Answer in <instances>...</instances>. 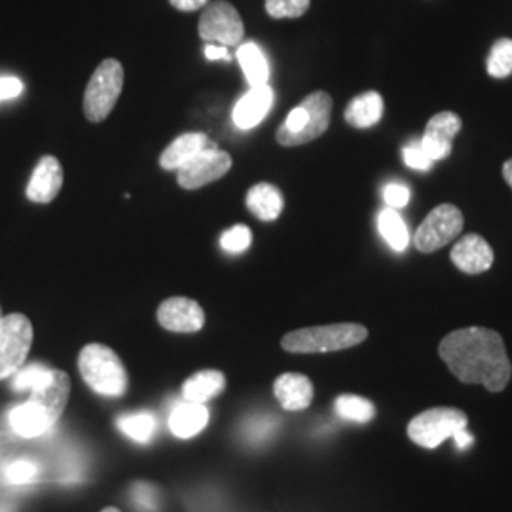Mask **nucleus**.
<instances>
[{"label":"nucleus","instance_id":"obj_28","mask_svg":"<svg viewBox=\"0 0 512 512\" xmlns=\"http://www.w3.org/2000/svg\"><path fill=\"white\" fill-rule=\"evenodd\" d=\"M488 74L492 78H507L512 74V40L501 38L492 46V52L486 61Z\"/></svg>","mask_w":512,"mask_h":512},{"label":"nucleus","instance_id":"obj_42","mask_svg":"<svg viewBox=\"0 0 512 512\" xmlns=\"http://www.w3.org/2000/svg\"><path fill=\"white\" fill-rule=\"evenodd\" d=\"M0 319H2V310H0Z\"/></svg>","mask_w":512,"mask_h":512},{"label":"nucleus","instance_id":"obj_23","mask_svg":"<svg viewBox=\"0 0 512 512\" xmlns=\"http://www.w3.org/2000/svg\"><path fill=\"white\" fill-rule=\"evenodd\" d=\"M238 61L247 82L253 86H264L270 80V65L264 52L255 42H245L238 50Z\"/></svg>","mask_w":512,"mask_h":512},{"label":"nucleus","instance_id":"obj_7","mask_svg":"<svg viewBox=\"0 0 512 512\" xmlns=\"http://www.w3.org/2000/svg\"><path fill=\"white\" fill-rule=\"evenodd\" d=\"M124 88V67L116 59H105L90 78L84 93V114L86 118L99 124L109 118L116 107V101Z\"/></svg>","mask_w":512,"mask_h":512},{"label":"nucleus","instance_id":"obj_12","mask_svg":"<svg viewBox=\"0 0 512 512\" xmlns=\"http://www.w3.org/2000/svg\"><path fill=\"white\" fill-rule=\"evenodd\" d=\"M158 323L169 332H200L205 327V311L192 298L173 296L160 304Z\"/></svg>","mask_w":512,"mask_h":512},{"label":"nucleus","instance_id":"obj_39","mask_svg":"<svg viewBox=\"0 0 512 512\" xmlns=\"http://www.w3.org/2000/svg\"><path fill=\"white\" fill-rule=\"evenodd\" d=\"M503 177H505V181L512 188V158L511 160H507L505 165H503Z\"/></svg>","mask_w":512,"mask_h":512},{"label":"nucleus","instance_id":"obj_24","mask_svg":"<svg viewBox=\"0 0 512 512\" xmlns=\"http://www.w3.org/2000/svg\"><path fill=\"white\" fill-rule=\"evenodd\" d=\"M118 429L135 442L147 444L156 437L158 433V420L152 412L143 410V412H131V414H122L116 420Z\"/></svg>","mask_w":512,"mask_h":512},{"label":"nucleus","instance_id":"obj_8","mask_svg":"<svg viewBox=\"0 0 512 512\" xmlns=\"http://www.w3.org/2000/svg\"><path fill=\"white\" fill-rule=\"evenodd\" d=\"M33 325L23 313L2 315L0 319V380L12 378L33 346Z\"/></svg>","mask_w":512,"mask_h":512},{"label":"nucleus","instance_id":"obj_13","mask_svg":"<svg viewBox=\"0 0 512 512\" xmlns=\"http://www.w3.org/2000/svg\"><path fill=\"white\" fill-rule=\"evenodd\" d=\"M459 129H461V118L456 112H450V110L435 114L427 122L420 145L425 150V154L433 160V164L446 160L452 154V143Z\"/></svg>","mask_w":512,"mask_h":512},{"label":"nucleus","instance_id":"obj_2","mask_svg":"<svg viewBox=\"0 0 512 512\" xmlns=\"http://www.w3.org/2000/svg\"><path fill=\"white\" fill-rule=\"evenodd\" d=\"M71 397V380L67 372L52 368L48 382L31 391L27 403L10 410L8 423L12 431L23 439H35L48 433L65 412Z\"/></svg>","mask_w":512,"mask_h":512},{"label":"nucleus","instance_id":"obj_35","mask_svg":"<svg viewBox=\"0 0 512 512\" xmlns=\"http://www.w3.org/2000/svg\"><path fill=\"white\" fill-rule=\"evenodd\" d=\"M25 90L23 82L16 76H0V103L16 99Z\"/></svg>","mask_w":512,"mask_h":512},{"label":"nucleus","instance_id":"obj_26","mask_svg":"<svg viewBox=\"0 0 512 512\" xmlns=\"http://www.w3.org/2000/svg\"><path fill=\"white\" fill-rule=\"evenodd\" d=\"M334 410L342 420L353 423H368L376 416V406L359 395H340L334 403Z\"/></svg>","mask_w":512,"mask_h":512},{"label":"nucleus","instance_id":"obj_38","mask_svg":"<svg viewBox=\"0 0 512 512\" xmlns=\"http://www.w3.org/2000/svg\"><path fill=\"white\" fill-rule=\"evenodd\" d=\"M454 440H456L459 450H465V448H469V446L473 444V435H469L467 429H463V431H459L458 435L454 437Z\"/></svg>","mask_w":512,"mask_h":512},{"label":"nucleus","instance_id":"obj_16","mask_svg":"<svg viewBox=\"0 0 512 512\" xmlns=\"http://www.w3.org/2000/svg\"><path fill=\"white\" fill-rule=\"evenodd\" d=\"M274 105V92L268 84L253 86L234 107L232 120L239 129H253L266 118Z\"/></svg>","mask_w":512,"mask_h":512},{"label":"nucleus","instance_id":"obj_25","mask_svg":"<svg viewBox=\"0 0 512 512\" xmlns=\"http://www.w3.org/2000/svg\"><path fill=\"white\" fill-rule=\"evenodd\" d=\"M378 230L385 239V243L397 251L403 253L404 249L410 243V232L408 226L404 222L403 217L393 209V207H385L378 215Z\"/></svg>","mask_w":512,"mask_h":512},{"label":"nucleus","instance_id":"obj_14","mask_svg":"<svg viewBox=\"0 0 512 512\" xmlns=\"http://www.w3.org/2000/svg\"><path fill=\"white\" fill-rule=\"evenodd\" d=\"M450 260L465 274L488 272L494 264V251L490 243L478 234H467L450 251Z\"/></svg>","mask_w":512,"mask_h":512},{"label":"nucleus","instance_id":"obj_32","mask_svg":"<svg viewBox=\"0 0 512 512\" xmlns=\"http://www.w3.org/2000/svg\"><path fill=\"white\" fill-rule=\"evenodd\" d=\"M40 475V467L31 459H16L6 467V480L10 484H33Z\"/></svg>","mask_w":512,"mask_h":512},{"label":"nucleus","instance_id":"obj_21","mask_svg":"<svg viewBox=\"0 0 512 512\" xmlns=\"http://www.w3.org/2000/svg\"><path fill=\"white\" fill-rule=\"evenodd\" d=\"M285 200L279 188L274 184L260 183L253 186L247 194V209L256 219L272 222L283 213Z\"/></svg>","mask_w":512,"mask_h":512},{"label":"nucleus","instance_id":"obj_18","mask_svg":"<svg viewBox=\"0 0 512 512\" xmlns=\"http://www.w3.org/2000/svg\"><path fill=\"white\" fill-rule=\"evenodd\" d=\"M209 423V410L205 404L183 401L177 404L169 416V427L175 437L192 439L200 435Z\"/></svg>","mask_w":512,"mask_h":512},{"label":"nucleus","instance_id":"obj_9","mask_svg":"<svg viewBox=\"0 0 512 512\" xmlns=\"http://www.w3.org/2000/svg\"><path fill=\"white\" fill-rule=\"evenodd\" d=\"M461 230H463V213L452 203H442L421 222L414 236L416 249L420 253L431 255L442 249L444 245H448L452 239L458 238Z\"/></svg>","mask_w":512,"mask_h":512},{"label":"nucleus","instance_id":"obj_1","mask_svg":"<svg viewBox=\"0 0 512 512\" xmlns=\"http://www.w3.org/2000/svg\"><path fill=\"white\" fill-rule=\"evenodd\" d=\"M439 355L463 384L484 385L490 393H501L511 382V361L501 334L495 330H454L442 338Z\"/></svg>","mask_w":512,"mask_h":512},{"label":"nucleus","instance_id":"obj_37","mask_svg":"<svg viewBox=\"0 0 512 512\" xmlns=\"http://www.w3.org/2000/svg\"><path fill=\"white\" fill-rule=\"evenodd\" d=\"M169 2L173 8H177L181 12H196L209 4V0H169Z\"/></svg>","mask_w":512,"mask_h":512},{"label":"nucleus","instance_id":"obj_40","mask_svg":"<svg viewBox=\"0 0 512 512\" xmlns=\"http://www.w3.org/2000/svg\"><path fill=\"white\" fill-rule=\"evenodd\" d=\"M101 512H122L120 509H116V507H107V509H103Z\"/></svg>","mask_w":512,"mask_h":512},{"label":"nucleus","instance_id":"obj_33","mask_svg":"<svg viewBox=\"0 0 512 512\" xmlns=\"http://www.w3.org/2000/svg\"><path fill=\"white\" fill-rule=\"evenodd\" d=\"M403 160L404 164L416 171H429L433 160L425 154V150L421 148L420 143H412V145H406L403 148Z\"/></svg>","mask_w":512,"mask_h":512},{"label":"nucleus","instance_id":"obj_15","mask_svg":"<svg viewBox=\"0 0 512 512\" xmlns=\"http://www.w3.org/2000/svg\"><path fill=\"white\" fill-rule=\"evenodd\" d=\"M63 186V167L55 156H44L38 162L27 184V198L33 203L54 202Z\"/></svg>","mask_w":512,"mask_h":512},{"label":"nucleus","instance_id":"obj_41","mask_svg":"<svg viewBox=\"0 0 512 512\" xmlns=\"http://www.w3.org/2000/svg\"><path fill=\"white\" fill-rule=\"evenodd\" d=\"M0 512H12V509L8 505H0Z\"/></svg>","mask_w":512,"mask_h":512},{"label":"nucleus","instance_id":"obj_36","mask_svg":"<svg viewBox=\"0 0 512 512\" xmlns=\"http://www.w3.org/2000/svg\"><path fill=\"white\" fill-rule=\"evenodd\" d=\"M203 55H205L209 61H219V59L230 61V59H232L228 48H226V46H220V44H207L205 50H203Z\"/></svg>","mask_w":512,"mask_h":512},{"label":"nucleus","instance_id":"obj_4","mask_svg":"<svg viewBox=\"0 0 512 512\" xmlns=\"http://www.w3.org/2000/svg\"><path fill=\"white\" fill-rule=\"evenodd\" d=\"M332 99L327 92H313L289 112L275 139L283 147H300L319 139L330 126Z\"/></svg>","mask_w":512,"mask_h":512},{"label":"nucleus","instance_id":"obj_29","mask_svg":"<svg viewBox=\"0 0 512 512\" xmlns=\"http://www.w3.org/2000/svg\"><path fill=\"white\" fill-rule=\"evenodd\" d=\"M131 503L139 512H156L160 509V490L150 482H137L129 490Z\"/></svg>","mask_w":512,"mask_h":512},{"label":"nucleus","instance_id":"obj_11","mask_svg":"<svg viewBox=\"0 0 512 512\" xmlns=\"http://www.w3.org/2000/svg\"><path fill=\"white\" fill-rule=\"evenodd\" d=\"M232 169V156L217 148L211 141L198 156L177 171V181L184 190H198L205 184L215 183Z\"/></svg>","mask_w":512,"mask_h":512},{"label":"nucleus","instance_id":"obj_17","mask_svg":"<svg viewBox=\"0 0 512 512\" xmlns=\"http://www.w3.org/2000/svg\"><path fill=\"white\" fill-rule=\"evenodd\" d=\"M274 395L279 404L289 412L306 410L313 401V384L304 374L287 372L275 380Z\"/></svg>","mask_w":512,"mask_h":512},{"label":"nucleus","instance_id":"obj_3","mask_svg":"<svg viewBox=\"0 0 512 512\" xmlns=\"http://www.w3.org/2000/svg\"><path fill=\"white\" fill-rule=\"evenodd\" d=\"M78 370L82 380L101 397L118 399L128 391V370L114 349L88 344L80 351Z\"/></svg>","mask_w":512,"mask_h":512},{"label":"nucleus","instance_id":"obj_10","mask_svg":"<svg viewBox=\"0 0 512 512\" xmlns=\"http://www.w3.org/2000/svg\"><path fill=\"white\" fill-rule=\"evenodd\" d=\"M200 37L209 44H220V46H238L241 38L245 35V27L239 16L238 10L226 2H211L203 10L198 27Z\"/></svg>","mask_w":512,"mask_h":512},{"label":"nucleus","instance_id":"obj_22","mask_svg":"<svg viewBox=\"0 0 512 512\" xmlns=\"http://www.w3.org/2000/svg\"><path fill=\"white\" fill-rule=\"evenodd\" d=\"M224 387H226V378L220 370H202L184 382L183 399L190 403L205 404L219 397Z\"/></svg>","mask_w":512,"mask_h":512},{"label":"nucleus","instance_id":"obj_34","mask_svg":"<svg viewBox=\"0 0 512 512\" xmlns=\"http://www.w3.org/2000/svg\"><path fill=\"white\" fill-rule=\"evenodd\" d=\"M384 200L389 207L401 209L410 202V188L401 183H389L384 188Z\"/></svg>","mask_w":512,"mask_h":512},{"label":"nucleus","instance_id":"obj_27","mask_svg":"<svg viewBox=\"0 0 512 512\" xmlns=\"http://www.w3.org/2000/svg\"><path fill=\"white\" fill-rule=\"evenodd\" d=\"M52 374V368H48L42 363H33V365H23L18 372L12 376V389L14 391H35L38 387L48 382Z\"/></svg>","mask_w":512,"mask_h":512},{"label":"nucleus","instance_id":"obj_5","mask_svg":"<svg viewBox=\"0 0 512 512\" xmlns=\"http://www.w3.org/2000/svg\"><path fill=\"white\" fill-rule=\"evenodd\" d=\"M368 338V330L357 323H336L308 327L289 332L281 340V348L289 353H330L355 348Z\"/></svg>","mask_w":512,"mask_h":512},{"label":"nucleus","instance_id":"obj_20","mask_svg":"<svg viewBox=\"0 0 512 512\" xmlns=\"http://www.w3.org/2000/svg\"><path fill=\"white\" fill-rule=\"evenodd\" d=\"M346 122L351 128L368 129L376 126L384 116V99L378 92L357 95L346 109Z\"/></svg>","mask_w":512,"mask_h":512},{"label":"nucleus","instance_id":"obj_6","mask_svg":"<svg viewBox=\"0 0 512 512\" xmlns=\"http://www.w3.org/2000/svg\"><path fill=\"white\" fill-rule=\"evenodd\" d=\"M469 418L463 410L452 406H435L418 414L408 423V437L425 450L439 448L444 440L454 439L467 429Z\"/></svg>","mask_w":512,"mask_h":512},{"label":"nucleus","instance_id":"obj_30","mask_svg":"<svg viewBox=\"0 0 512 512\" xmlns=\"http://www.w3.org/2000/svg\"><path fill=\"white\" fill-rule=\"evenodd\" d=\"M310 10V0H266V12L274 19H294Z\"/></svg>","mask_w":512,"mask_h":512},{"label":"nucleus","instance_id":"obj_19","mask_svg":"<svg viewBox=\"0 0 512 512\" xmlns=\"http://www.w3.org/2000/svg\"><path fill=\"white\" fill-rule=\"evenodd\" d=\"M211 141L205 133H184L177 137L169 147L165 148L160 156V165L165 171H179L186 162L198 156L203 148H207Z\"/></svg>","mask_w":512,"mask_h":512},{"label":"nucleus","instance_id":"obj_31","mask_svg":"<svg viewBox=\"0 0 512 512\" xmlns=\"http://www.w3.org/2000/svg\"><path fill=\"white\" fill-rule=\"evenodd\" d=\"M253 243V234L247 226L238 224L230 230H226L222 236H220V247L226 251V253H232V255H239L243 251H247Z\"/></svg>","mask_w":512,"mask_h":512}]
</instances>
